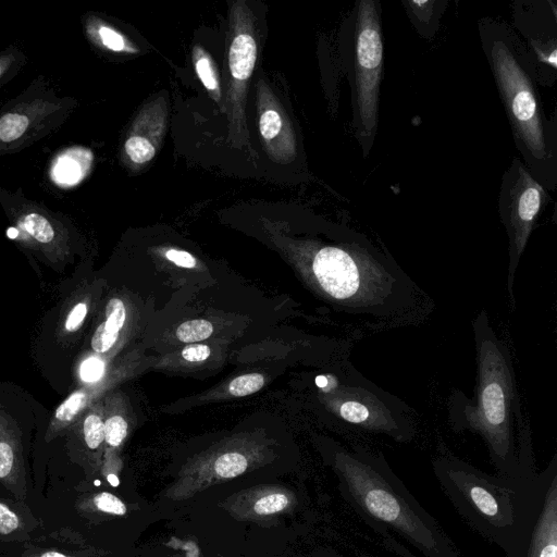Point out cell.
I'll return each instance as SVG.
<instances>
[{"instance_id": "obj_15", "label": "cell", "mask_w": 557, "mask_h": 557, "mask_svg": "<svg viewBox=\"0 0 557 557\" xmlns=\"http://www.w3.org/2000/svg\"><path fill=\"white\" fill-rule=\"evenodd\" d=\"M21 226L36 240L49 243L53 239L54 232L48 220L38 214L29 213L21 220Z\"/></svg>"}, {"instance_id": "obj_18", "label": "cell", "mask_w": 557, "mask_h": 557, "mask_svg": "<svg viewBox=\"0 0 557 557\" xmlns=\"http://www.w3.org/2000/svg\"><path fill=\"white\" fill-rule=\"evenodd\" d=\"M264 385V377L260 373H248L235 377L228 386L233 396L243 397L253 394Z\"/></svg>"}, {"instance_id": "obj_20", "label": "cell", "mask_w": 557, "mask_h": 557, "mask_svg": "<svg viewBox=\"0 0 557 557\" xmlns=\"http://www.w3.org/2000/svg\"><path fill=\"white\" fill-rule=\"evenodd\" d=\"M127 434V423L121 416H112L104 422V440L113 447L119 446Z\"/></svg>"}, {"instance_id": "obj_22", "label": "cell", "mask_w": 557, "mask_h": 557, "mask_svg": "<svg viewBox=\"0 0 557 557\" xmlns=\"http://www.w3.org/2000/svg\"><path fill=\"white\" fill-rule=\"evenodd\" d=\"M86 394L75 392L66 398L55 410V418L60 421H70L84 407L86 403Z\"/></svg>"}, {"instance_id": "obj_19", "label": "cell", "mask_w": 557, "mask_h": 557, "mask_svg": "<svg viewBox=\"0 0 557 557\" xmlns=\"http://www.w3.org/2000/svg\"><path fill=\"white\" fill-rule=\"evenodd\" d=\"M84 437L87 446L96 449L104 440V422L95 413L86 417L84 421Z\"/></svg>"}, {"instance_id": "obj_17", "label": "cell", "mask_w": 557, "mask_h": 557, "mask_svg": "<svg viewBox=\"0 0 557 557\" xmlns=\"http://www.w3.org/2000/svg\"><path fill=\"white\" fill-rule=\"evenodd\" d=\"M28 117L24 114L8 113L0 117V140L10 141L20 138L27 129Z\"/></svg>"}, {"instance_id": "obj_33", "label": "cell", "mask_w": 557, "mask_h": 557, "mask_svg": "<svg viewBox=\"0 0 557 557\" xmlns=\"http://www.w3.org/2000/svg\"><path fill=\"white\" fill-rule=\"evenodd\" d=\"M107 479H108V482H109L112 486H117V485H119V483H120V481H119L117 476H116V475H114V474H109V475L107 476Z\"/></svg>"}, {"instance_id": "obj_21", "label": "cell", "mask_w": 557, "mask_h": 557, "mask_svg": "<svg viewBox=\"0 0 557 557\" xmlns=\"http://www.w3.org/2000/svg\"><path fill=\"white\" fill-rule=\"evenodd\" d=\"M106 318L104 324L107 329L112 333H119L126 318L125 307L122 300L114 298L108 302Z\"/></svg>"}, {"instance_id": "obj_16", "label": "cell", "mask_w": 557, "mask_h": 557, "mask_svg": "<svg viewBox=\"0 0 557 557\" xmlns=\"http://www.w3.org/2000/svg\"><path fill=\"white\" fill-rule=\"evenodd\" d=\"M247 466V459L242 454L227 453L216 459L214 470L221 478H234L242 474Z\"/></svg>"}, {"instance_id": "obj_3", "label": "cell", "mask_w": 557, "mask_h": 557, "mask_svg": "<svg viewBox=\"0 0 557 557\" xmlns=\"http://www.w3.org/2000/svg\"><path fill=\"white\" fill-rule=\"evenodd\" d=\"M480 39L522 162L537 182L557 184L556 117L544 114L536 81L522 40L507 24L483 18Z\"/></svg>"}, {"instance_id": "obj_8", "label": "cell", "mask_w": 557, "mask_h": 557, "mask_svg": "<svg viewBox=\"0 0 557 557\" xmlns=\"http://www.w3.org/2000/svg\"><path fill=\"white\" fill-rule=\"evenodd\" d=\"M520 7L536 26L534 29L522 17L513 14L515 27L524 37L525 53L531 64L535 81L544 85L556 79L557 18L555 7L550 1H519Z\"/></svg>"}, {"instance_id": "obj_32", "label": "cell", "mask_w": 557, "mask_h": 557, "mask_svg": "<svg viewBox=\"0 0 557 557\" xmlns=\"http://www.w3.org/2000/svg\"><path fill=\"white\" fill-rule=\"evenodd\" d=\"M168 260L172 261L178 267L191 269L196 267V259L187 251L170 249L165 252Z\"/></svg>"}, {"instance_id": "obj_9", "label": "cell", "mask_w": 557, "mask_h": 557, "mask_svg": "<svg viewBox=\"0 0 557 557\" xmlns=\"http://www.w3.org/2000/svg\"><path fill=\"white\" fill-rule=\"evenodd\" d=\"M261 110L259 117L260 134L270 153L281 162L289 161L295 154V140L290 125L281 111L269 104L264 88H260Z\"/></svg>"}, {"instance_id": "obj_14", "label": "cell", "mask_w": 557, "mask_h": 557, "mask_svg": "<svg viewBox=\"0 0 557 557\" xmlns=\"http://www.w3.org/2000/svg\"><path fill=\"white\" fill-rule=\"evenodd\" d=\"M124 148L128 158L136 164L147 163L156 154V148L152 143L140 135L128 137Z\"/></svg>"}, {"instance_id": "obj_27", "label": "cell", "mask_w": 557, "mask_h": 557, "mask_svg": "<svg viewBox=\"0 0 557 557\" xmlns=\"http://www.w3.org/2000/svg\"><path fill=\"white\" fill-rule=\"evenodd\" d=\"M102 44L113 51H123L126 48L125 40L121 34L114 29L101 26L98 30Z\"/></svg>"}, {"instance_id": "obj_29", "label": "cell", "mask_w": 557, "mask_h": 557, "mask_svg": "<svg viewBox=\"0 0 557 557\" xmlns=\"http://www.w3.org/2000/svg\"><path fill=\"white\" fill-rule=\"evenodd\" d=\"M14 463V455L11 446L5 442H0V479L10 475Z\"/></svg>"}, {"instance_id": "obj_11", "label": "cell", "mask_w": 557, "mask_h": 557, "mask_svg": "<svg viewBox=\"0 0 557 557\" xmlns=\"http://www.w3.org/2000/svg\"><path fill=\"white\" fill-rule=\"evenodd\" d=\"M92 156L85 149H71L60 156L53 166L54 180L63 185L79 182L87 173Z\"/></svg>"}, {"instance_id": "obj_4", "label": "cell", "mask_w": 557, "mask_h": 557, "mask_svg": "<svg viewBox=\"0 0 557 557\" xmlns=\"http://www.w3.org/2000/svg\"><path fill=\"white\" fill-rule=\"evenodd\" d=\"M433 472L459 516L507 553L517 533L521 483L529 474L491 475L450 454L433 460Z\"/></svg>"}, {"instance_id": "obj_2", "label": "cell", "mask_w": 557, "mask_h": 557, "mask_svg": "<svg viewBox=\"0 0 557 557\" xmlns=\"http://www.w3.org/2000/svg\"><path fill=\"white\" fill-rule=\"evenodd\" d=\"M332 463L352 509L376 531H393L424 557H461L441 524L413 497L381 453L335 447Z\"/></svg>"}, {"instance_id": "obj_6", "label": "cell", "mask_w": 557, "mask_h": 557, "mask_svg": "<svg viewBox=\"0 0 557 557\" xmlns=\"http://www.w3.org/2000/svg\"><path fill=\"white\" fill-rule=\"evenodd\" d=\"M517 533L507 557H557V454L520 487Z\"/></svg>"}, {"instance_id": "obj_10", "label": "cell", "mask_w": 557, "mask_h": 557, "mask_svg": "<svg viewBox=\"0 0 557 557\" xmlns=\"http://www.w3.org/2000/svg\"><path fill=\"white\" fill-rule=\"evenodd\" d=\"M256 59L257 42L251 33H236L228 50L230 71L236 83H245L250 78Z\"/></svg>"}, {"instance_id": "obj_34", "label": "cell", "mask_w": 557, "mask_h": 557, "mask_svg": "<svg viewBox=\"0 0 557 557\" xmlns=\"http://www.w3.org/2000/svg\"><path fill=\"white\" fill-rule=\"evenodd\" d=\"M40 557H66L63 554L57 553V552H47L42 554Z\"/></svg>"}, {"instance_id": "obj_25", "label": "cell", "mask_w": 557, "mask_h": 557, "mask_svg": "<svg viewBox=\"0 0 557 557\" xmlns=\"http://www.w3.org/2000/svg\"><path fill=\"white\" fill-rule=\"evenodd\" d=\"M95 505L103 512L113 515H124L126 512L125 505L116 496L110 493H100L96 495Z\"/></svg>"}, {"instance_id": "obj_28", "label": "cell", "mask_w": 557, "mask_h": 557, "mask_svg": "<svg viewBox=\"0 0 557 557\" xmlns=\"http://www.w3.org/2000/svg\"><path fill=\"white\" fill-rule=\"evenodd\" d=\"M20 523L18 517L14 511L3 504H0V533L9 534L17 529Z\"/></svg>"}, {"instance_id": "obj_26", "label": "cell", "mask_w": 557, "mask_h": 557, "mask_svg": "<svg viewBox=\"0 0 557 557\" xmlns=\"http://www.w3.org/2000/svg\"><path fill=\"white\" fill-rule=\"evenodd\" d=\"M104 371L103 362L95 357L88 358L81 366V377L85 382L98 381Z\"/></svg>"}, {"instance_id": "obj_23", "label": "cell", "mask_w": 557, "mask_h": 557, "mask_svg": "<svg viewBox=\"0 0 557 557\" xmlns=\"http://www.w3.org/2000/svg\"><path fill=\"white\" fill-rule=\"evenodd\" d=\"M287 504L288 499L284 494H271L255 504V511L259 515H270L284 509Z\"/></svg>"}, {"instance_id": "obj_13", "label": "cell", "mask_w": 557, "mask_h": 557, "mask_svg": "<svg viewBox=\"0 0 557 557\" xmlns=\"http://www.w3.org/2000/svg\"><path fill=\"white\" fill-rule=\"evenodd\" d=\"M213 325L205 319L190 320L182 323L176 331L177 338L183 343H196L208 338Z\"/></svg>"}, {"instance_id": "obj_1", "label": "cell", "mask_w": 557, "mask_h": 557, "mask_svg": "<svg viewBox=\"0 0 557 557\" xmlns=\"http://www.w3.org/2000/svg\"><path fill=\"white\" fill-rule=\"evenodd\" d=\"M476 377L474 397L455 391L448 421L455 432H472L485 443L498 474L521 476L535 471L531 426L522 413L513 363L507 344L482 309L472 321Z\"/></svg>"}, {"instance_id": "obj_5", "label": "cell", "mask_w": 557, "mask_h": 557, "mask_svg": "<svg viewBox=\"0 0 557 557\" xmlns=\"http://www.w3.org/2000/svg\"><path fill=\"white\" fill-rule=\"evenodd\" d=\"M354 20V124L366 156L377 129L379 97L383 75L384 48L380 2L358 1Z\"/></svg>"}, {"instance_id": "obj_31", "label": "cell", "mask_w": 557, "mask_h": 557, "mask_svg": "<svg viewBox=\"0 0 557 557\" xmlns=\"http://www.w3.org/2000/svg\"><path fill=\"white\" fill-rule=\"evenodd\" d=\"M211 350L207 345H189L182 350V356L190 362H200L208 359Z\"/></svg>"}, {"instance_id": "obj_35", "label": "cell", "mask_w": 557, "mask_h": 557, "mask_svg": "<svg viewBox=\"0 0 557 557\" xmlns=\"http://www.w3.org/2000/svg\"><path fill=\"white\" fill-rule=\"evenodd\" d=\"M0 72H1V67H0Z\"/></svg>"}, {"instance_id": "obj_24", "label": "cell", "mask_w": 557, "mask_h": 557, "mask_svg": "<svg viewBox=\"0 0 557 557\" xmlns=\"http://www.w3.org/2000/svg\"><path fill=\"white\" fill-rule=\"evenodd\" d=\"M117 337L119 333L110 332L102 322L94 333L91 347L97 352H106L114 345Z\"/></svg>"}, {"instance_id": "obj_30", "label": "cell", "mask_w": 557, "mask_h": 557, "mask_svg": "<svg viewBox=\"0 0 557 557\" xmlns=\"http://www.w3.org/2000/svg\"><path fill=\"white\" fill-rule=\"evenodd\" d=\"M87 313V306L85 302H79L74 306L72 311L69 313L65 321V329L69 332H75L79 329Z\"/></svg>"}, {"instance_id": "obj_7", "label": "cell", "mask_w": 557, "mask_h": 557, "mask_svg": "<svg viewBox=\"0 0 557 557\" xmlns=\"http://www.w3.org/2000/svg\"><path fill=\"white\" fill-rule=\"evenodd\" d=\"M548 201L546 188L530 173L520 158H513L503 174L498 197V212L508 237L507 294L513 308L517 268L533 227Z\"/></svg>"}, {"instance_id": "obj_12", "label": "cell", "mask_w": 557, "mask_h": 557, "mask_svg": "<svg viewBox=\"0 0 557 557\" xmlns=\"http://www.w3.org/2000/svg\"><path fill=\"white\" fill-rule=\"evenodd\" d=\"M194 58L195 69L201 83L219 99V81L211 59L200 48H195Z\"/></svg>"}]
</instances>
